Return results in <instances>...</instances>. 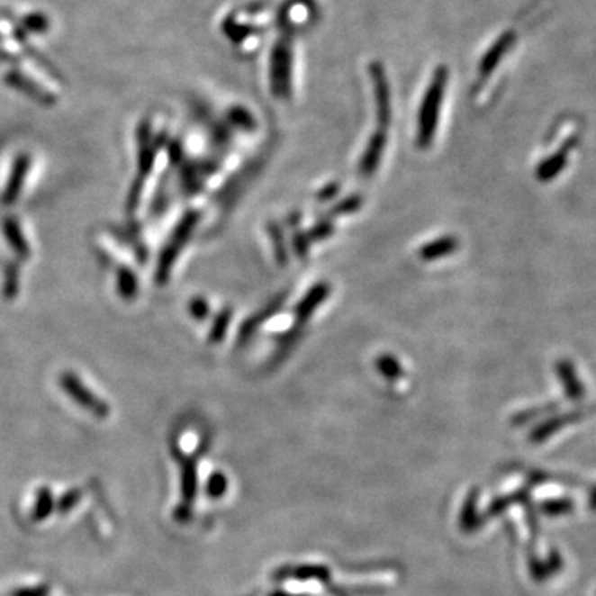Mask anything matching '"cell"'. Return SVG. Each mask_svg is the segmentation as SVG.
<instances>
[{"mask_svg":"<svg viewBox=\"0 0 596 596\" xmlns=\"http://www.w3.org/2000/svg\"><path fill=\"white\" fill-rule=\"evenodd\" d=\"M331 232H333V227L330 226V224H321V226H319V229L312 230L310 236H312L313 240H320V239L329 236Z\"/></svg>","mask_w":596,"mask_h":596,"instance_id":"obj_16","label":"cell"},{"mask_svg":"<svg viewBox=\"0 0 596 596\" xmlns=\"http://www.w3.org/2000/svg\"><path fill=\"white\" fill-rule=\"evenodd\" d=\"M189 310H191V313H193V317H194L195 320H204L207 317V313H209L207 302L206 300H203V298H194V300L191 302V307H189Z\"/></svg>","mask_w":596,"mask_h":596,"instance_id":"obj_14","label":"cell"},{"mask_svg":"<svg viewBox=\"0 0 596 596\" xmlns=\"http://www.w3.org/2000/svg\"><path fill=\"white\" fill-rule=\"evenodd\" d=\"M384 146H386V133L375 134L371 138L370 144L363 155V159L360 163V171L361 175L365 177H370V176L375 175L376 167L380 166L381 156H383V151H384Z\"/></svg>","mask_w":596,"mask_h":596,"instance_id":"obj_5","label":"cell"},{"mask_svg":"<svg viewBox=\"0 0 596 596\" xmlns=\"http://www.w3.org/2000/svg\"><path fill=\"white\" fill-rule=\"evenodd\" d=\"M136 290H138L136 275L128 268H120V272H118V293L126 300H130V298L136 295Z\"/></svg>","mask_w":596,"mask_h":596,"instance_id":"obj_9","label":"cell"},{"mask_svg":"<svg viewBox=\"0 0 596 596\" xmlns=\"http://www.w3.org/2000/svg\"><path fill=\"white\" fill-rule=\"evenodd\" d=\"M459 242L456 237H442L438 240H432L429 244L420 248V257L424 260H436V258L446 257L457 250Z\"/></svg>","mask_w":596,"mask_h":596,"instance_id":"obj_8","label":"cell"},{"mask_svg":"<svg viewBox=\"0 0 596 596\" xmlns=\"http://www.w3.org/2000/svg\"><path fill=\"white\" fill-rule=\"evenodd\" d=\"M5 297L14 298L19 292V270L14 266L5 268V284H4Z\"/></svg>","mask_w":596,"mask_h":596,"instance_id":"obj_12","label":"cell"},{"mask_svg":"<svg viewBox=\"0 0 596 596\" xmlns=\"http://www.w3.org/2000/svg\"><path fill=\"white\" fill-rule=\"evenodd\" d=\"M45 590L43 588H23L21 591H17L15 596H43Z\"/></svg>","mask_w":596,"mask_h":596,"instance_id":"obj_17","label":"cell"},{"mask_svg":"<svg viewBox=\"0 0 596 596\" xmlns=\"http://www.w3.org/2000/svg\"><path fill=\"white\" fill-rule=\"evenodd\" d=\"M376 368L388 380H394V378L402 376V373L400 361L394 360L393 357H388V355L386 357H380V360L376 361Z\"/></svg>","mask_w":596,"mask_h":596,"instance_id":"obj_10","label":"cell"},{"mask_svg":"<svg viewBox=\"0 0 596 596\" xmlns=\"http://www.w3.org/2000/svg\"><path fill=\"white\" fill-rule=\"evenodd\" d=\"M330 288L327 284H319L310 290L305 297L300 300L297 307V317L300 321H307L310 315L319 309L320 303L329 297Z\"/></svg>","mask_w":596,"mask_h":596,"instance_id":"obj_6","label":"cell"},{"mask_svg":"<svg viewBox=\"0 0 596 596\" xmlns=\"http://www.w3.org/2000/svg\"><path fill=\"white\" fill-rule=\"evenodd\" d=\"M446 86V72L439 70L432 78L431 86L424 96L421 112H420V123H418V144L420 148H428L431 144L436 131V124L441 112L442 96Z\"/></svg>","mask_w":596,"mask_h":596,"instance_id":"obj_1","label":"cell"},{"mask_svg":"<svg viewBox=\"0 0 596 596\" xmlns=\"http://www.w3.org/2000/svg\"><path fill=\"white\" fill-rule=\"evenodd\" d=\"M337 189H339L337 185H329V187H327V189H325V191L320 194V199H321V201H329L330 195L335 194V193H337Z\"/></svg>","mask_w":596,"mask_h":596,"instance_id":"obj_18","label":"cell"},{"mask_svg":"<svg viewBox=\"0 0 596 596\" xmlns=\"http://www.w3.org/2000/svg\"><path fill=\"white\" fill-rule=\"evenodd\" d=\"M230 323V310H224L221 315H217V319L214 320L212 323V329H211V335H209V339L211 341H221L222 337L226 335L227 327Z\"/></svg>","mask_w":596,"mask_h":596,"instance_id":"obj_11","label":"cell"},{"mask_svg":"<svg viewBox=\"0 0 596 596\" xmlns=\"http://www.w3.org/2000/svg\"><path fill=\"white\" fill-rule=\"evenodd\" d=\"M199 221V214L195 211L187 212L179 224L176 226L175 234L169 239V242L163 248V254L158 262V270H156V282L158 284H166L167 278L171 275V270L175 267V262L181 254V248L185 247V242L194 230L195 224Z\"/></svg>","mask_w":596,"mask_h":596,"instance_id":"obj_2","label":"cell"},{"mask_svg":"<svg viewBox=\"0 0 596 596\" xmlns=\"http://www.w3.org/2000/svg\"><path fill=\"white\" fill-rule=\"evenodd\" d=\"M50 510H52V497H50V493L43 489V492L37 499V505H35L33 515L39 520V519H45L47 515L50 514Z\"/></svg>","mask_w":596,"mask_h":596,"instance_id":"obj_13","label":"cell"},{"mask_svg":"<svg viewBox=\"0 0 596 596\" xmlns=\"http://www.w3.org/2000/svg\"><path fill=\"white\" fill-rule=\"evenodd\" d=\"M60 386L72 398L73 402L80 404L86 411L92 412L98 418H106L110 414V406L102 402L95 393L88 390L85 386V383L77 375L63 373L60 376Z\"/></svg>","mask_w":596,"mask_h":596,"instance_id":"obj_3","label":"cell"},{"mask_svg":"<svg viewBox=\"0 0 596 596\" xmlns=\"http://www.w3.org/2000/svg\"><path fill=\"white\" fill-rule=\"evenodd\" d=\"M29 169H31V158L29 156H19L15 165L12 167L11 176H9V181H7V185H5V191L2 194V203L11 206L17 197L22 193V187H23V183L27 179V175H29Z\"/></svg>","mask_w":596,"mask_h":596,"instance_id":"obj_4","label":"cell"},{"mask_svg":"<svg viewBox=\"0 0 596 596\" xmlns=\"http://www.w3.org/2000/svg\"><path fill=\"white\" fill-rule=\"evenodd\" d=\"M4 234L7 237V242L11 244L12 248L15 250V254L19 257H31V246H29L27 239L23 237L21 226L15 219H5L4 221Z\"/></svg>","mask_w":596,"mask_h":596,"instance_id":"obj_7","label":"cell"},{"mask_svg":"<svg viewBox=\"0 0 596 596\" xmlns=\"http://www.w3.org/2000/svg\"><path fill=\"white\" fill-rule=\"evenodd\" d=\"M361 206V199L360 197H350V199H347V201H343V203H339V206H337V209H335V214H350V212H353V211H357L358 207Z\"/></svg>","mask_w":596,"mask_h":596,"instance_id":"obj_15","label":"cell"}]
</instances>
